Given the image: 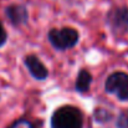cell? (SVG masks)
I'll return each mask as SVG.
<instances>
[{
	"label": "cell",
	"instance_id": "obj_1",
	"mask_svg": "<svg viewBox=\"0 0 128 128\" xmlns=\"http://www.w3.org/2000/svg\"><path fill=\"white\" fill-rule=\"evenodd\" d=\"M82 114L74 106H62L51 117V128H82Z\"/></svg>",
	"mask_w": 128,
	"mask_h": 128
},
{
	"label": "cell",
	"instance_id": "obj_2",
	"mask_svg": "<svg viewBox=\"0 0 128 128\" xmlns=\"http://www.w3.org/2000/svg\"><path fill=\"white\" fill-rule=\"evenodd\" d=\"M48 40L57 50H67L74 47L78 41V32L72 28L52 29L48 32Z\"/></svg>",
	"mask_w": 128,
	"mask_h": 128
},
{
	"label": "cell",
	"instance_id": "obj_3",
	"mask_svg": "<svg viewBox=\"0 0 128 128\" xmlns=\"http://www.w3.org/2000/svg\"><path fill=\"white\" fill-rule=\"evenodd\" d=\"M106 91L114 93L120 100H128V75L124 72H114L106 81Z\"/></svg>",
	"mask_w": 128,
	"mask_h": 128
},
{
	"label": "cell",
	"instance_id": "obj_4",
	"mask_svg": "<svg viewBox=\"0 0 128 128\" xmlns=\"http://www.w3.org/2000/svg\"><path fill=\"white\" fill-rule=\"evenodd\" d=\"M25 64L30 71V74L36 78V80H45L48 75L46 67L44 66V64L35 56V55H29L25 60Z\"/></svg>",
	"mask_w": 128,
	"mask_h": 128
},
{
	"label": "cell",
	"instance_id": "obj_5",
	"mask_svg": "<svg viewBox=\"0 0 128 128\" xmlns=\"http://www.w3.org/2000/svg\"><path fill=\"white\" fill-rule=\"evenodd\" d=\"M110 21L111 25L114 30L118 31H124L128 28V9L127 8H121L116 9L110 14Z\"/></svg>",
	"mask_w": 128,
	"mask_h": 128
},
{
	"label": "cell",
	"instance_id": "obj_6",
	"mask_svg": "<svg viewBox=\"0 0 128 128\" xmlns=\"http://www.w3.org/2000/svg\"><path fill=\"white\" fill-rule=\"evenodd\" d=\"M6 15L14 25L25 24L28 20V11L21 5H11L6 9Z\"/></svg>",
	"mask_w": 128,
	"mask_h": 128
},
{
	"label": "cell",
	"instance_id": "obj_7",
	"mask_svg": "<svg viewBox=\"0 0 128 128\" xmlns=\"http://www.w3.org/2000/svg\"><path fill=\"white\" fill-rule=\"evenodd\" d=\"M91 82H92V77L88 74V71L82 70V71H80L77 80H76V90L78 92H86V91H88Z\"/></svg>",
	"mask_w": 128,
	"mask_h": 128
},
{
	"label": "cell",
	"instance_id": "obj_8",
	"mask_svg": "<svg viewBox=\"0 0 128 128\" xmlns=\"http://www.w3.org/2000/svg\"><path fill=\"white\" fill-rule=\"evenodd\" d=\"M9 128H34V127H32V124L29 121H26V120H19V121H15Z\"/></svg>",
	"mask_w": 128,
	"mask_h": 128
},
{
	"label": "cell",
	"instance_id": "obj_9",
	"mask_svg": "<svg viewBox=\"0 0 128 128\" xmlns=\"http://www.w3.org/2000/svg\"><path fill=\"white\" fill-rule=\"evenodd\" d=\"M117 124H118L120 128H128V113L127 112H124V113H122L120 116Z\"/></svg>",
	"mask_w": 128,
	"mask_h": 128
},
{
	"label": "cell",
	"instance_id": "obj_10",
	"mask_svg": "<svg viewBox=\"0 0 128 128\" xmlns=\"http://www.w3.org/2000/svg\"><path fill=\"white\" fill-rule=\"evenodd\" d=\"M5 41H6V31L0 22V46H2L5 44Z\"/></svg>",
	"mask_w": 128,
	"mask_h": 128
}]
</instances>
